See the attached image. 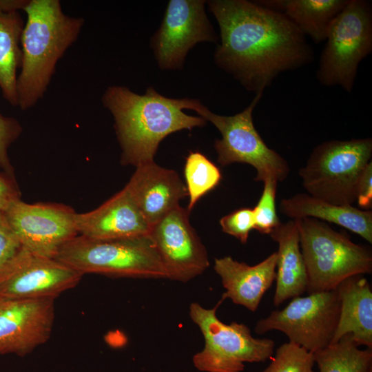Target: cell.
<instances>
[{"label": "cell", "instance_id": "1", "mask_svg": "<svg viewBox=\"0 0 372 372\" xmlns=\"http://www.w3.org/2000/svg\"><path fill=\"white\" fill-rule=\"evenodd\" d=\"M206 4L220 28L214 62L247 90L263 94L281 73L312 61L306 36L283 13L247 0Z\"/></svg>", "mask_w": 372, "mask_h": 372}, {"label": "cell", "instance_id": "2", "mask_svg": "<svg viewBox=\"0 0 372 372\" xmlns=\"http://www.w3.org/2000/svg\"><path fill=\"white\" fill-rule=\"evenodd\" d=\"M101 101L113 116L124 165L136 167L154 162L161 142L168 135L207 123L203 118L183 111L193 110L197 99L169 98L152 86L140 95L125 86L111 85Z\"/></svg>", "mask_w": 372, "mask_h": 372}, {"label": "cell", "instance_id": "3", "mask_svg": "<svg viewBox=\"0 0 372 372\" xmlns=\"http://www.w3.org/2000/svg\"><path fill=\"white\" fill-rule=\"evenodd\" d=\"M21 38V65L17 77L18 106L25 111L43 96L67 50L85 22L65 14L59 0H30Z\"/></svg>", "mask_w": 372, "mask_h": 372}, {"label": "cell", "instance_id": "4", "mask_svg": "<svg viewBox=\"0 0 372 372\" xmlns=\"http://www.w3.org/2000/svg\"><path fill=\"white\" fill-rule=\"evenodd\" d=\"M55 259L81 275L167 278L149 234L96 240L78 235L66 242Z\"/></svg>", "mask_w": 372, "mask_h": 372}, {"label": "cell", "instance_id": "5", "mask_svg": "<svg viewBox=\"0 0 372 372\" xmlns=\"http://www.w3.org/2000/svg\"><path fill=\"white\" fill-rule=\"evenodd\" d=\"M300 246L306 265L309 293L335 290L347 278L371 273L372 252L323 221L298 219Z\"/></svg>", "mask_w": 372, "mask_h": 372}, {"label": "cell", "instance_id": "6", "mask_svg": "<svg viewBox=\"0 0 372 372\" xmlns=\"http://www.w3.org/2000/svg\"><path fill=\"white\" fill-rule=\"evenodd\" d=\"M371 156L369 137L324 141L313 148L298 174L308 194L337 205H353L358 181Z\"/></svg>", "mask_w": 372, "mask_h": 372}, {"label": "cell", "instance_id": "7", "mask_svg": "<svg viewBox=\"0 0 372 372\" xmlns=\"http://www.w3.org/2000/svg\"><path fill=\"white\" fill-rule=\"evenodd\" d=\"M221 299L211 309L193 302L189 307L192 320L205 340L202 351L193 357L195 367L203 372H242L245 363L262 362L270 359L275 342L269 338H256L242 323L223 322L216 315Z\"/></svg>", "mask_w": 372, "mask_h": 372}, {"label": "cell", "instance_id": "8", "mask_svg": "<svg viewBox=\"0 0 372 372\" xmlns=\"http://www.w3.org/2000/svg\"><path fill=\"white\" fill-rule=\"evenodd\" d=\"M320 56L317 79L324 86L353 88L360 62L372 51V7L349 0L332 23Z\"/></svg>", "mask_w": 372, "mask_h": 372}, {"label": "cell", "instance_id": "9", "mask_svg": "<svg viewBox=\"0 0 372 372\" xmlns=\"http://www.w3.org/2000/svg\"><path fill=\"white\" fill-rule=\"evenodd\" d=\"M262 94H255L249 105L233 116L213 113L200 101L193 110L206 121L212 123L221 134L214 142L217 162L221 166L234 163L249 164L256 170L255 180H285L289 173L287 161L267 146L256 129L253 112Z\"/></svg>", "mask_w": 372, "mask_h": 372}, {"label": "cell", "instance_id": "10", "mask_svg": "<svg viewBox=\"0 0 372 372\" xmlns=\"http://www.w3.org/2000/svg\"><path fill=\"white\" fill-rule=\"evenodd\" d=\"M340 313L336 290L309 293L292 298L282 309L260 319L257 334L271 331L283 333L289 342L314 353L332 342Z\"/></svg>", "mask_w": 372, "mask_h": 372}, {"label": "cell", "instance_id": "11", "mask_svg": "<svg viewBox=\"0 0 372 372\" xmlns=\"http://www.w3.org/2000/svg\"><path fill=\"white\" fill-rule=\"evenodd\" d=\"M204 0H170L150 47L158 67L181 70L189 51L200 42L217 43L218 37L206 12Z\"/></svg>", "mask_w": 372, "mask_h": 372}, {"label": "cell", "instance_id": "12", "mask_svg": "<svg viewBox=\"0 0 372 372\" xmlns=\"http://www.w3.org/2000/svg\"><path fill=\"white\" fill-rule=\"evenodd\" d=\"M82 277L56 259L35 254L22 247L0 269V298L55 300L75 287Z\"/></svg>", "mask_w": 372, "mask_h": 372}, {"label": "cell", "instance_id": "13", "mask_svg": "<svg viewBox=\"0 0 372 372\" xmlns=\"http://www.w3.org/2000/svg\"><path fill=\"white\" fill-rule=\"evenodd\" d=\"M75 211L57 203L29 204L21 199L4 211L21 245L28 251L55 258L60 249L79 235Z\"/></svg>", "mask_w": 372, "mask_h": 372}, {"label": "cell", "instance_id": "14", "mask_svg": "<svg viewBox=\"0 0 372 372\" xmlns=\"http://www.w3.org/2000/svg\"><path fill=\"white\" fill-rule=\"evenodd\" d=\"M189 212L180 205L151 227L149 236L168 279L187 282L209 267L207 250L189 220Z\"/></svg>", "mask_w": 372, "mask_h": 372}, {"label": "cell", "instance_id": "15", "mask_svg": "<svg viewBox=\"0 0 372 372\" xmlns=\"http://www.w3.org/2000/svg\"><path fill=\"white\" fill-rule=\"evenodd\" d=\"M54 316V299L0 298V355L23 357L47 342Z\"/></svg>", "mask_w": 372, "mask_h": 372}, {"label": "cell", "instance_id": "16", "mask_svg": "<svg viewBox=\"0 0 372 372\" xmlns=\"http://www.w3.org/2000/svg\"><path fill=\"white\" fill-rule=\"evenodd\" d=\"M74 223L79 235L96 240L145 235L151 229L125 186L96 209L76 212Z\"/></svg>", "mask_w": 372, "mask_h": 372}, {"label": "cell", "instance_id": "17", "mask_svg": "<svg viewBox=\"0 0 372 372\" xmlns=\"http://www.w3.org/2000/svg\"><path fill=\"white\" fill-rule=\"evenodd\" d=\"M125 187L150 227L188 196L178 173L155 162L136 167Z\"/></svg>", "mask_w": 372, "mask_h": 372}, {"label": "cell", "instance_id": "18", "mask_svg": "<svg viewBox=\"0 0 372 372\" xmlns=\"http://www.w3.org/2000/svg\"><path fill=\"white\" fill-rule=\"evenodd\" d=\"M276 262V252L252 266L231 256L215 258L214 269L225 289L222 300L230 299L236 304L256 311L275 281Z\"/></svg>", "mask_w": 372, "mask_h": 372}, {"label": "cell", "instance_id": "19", "mask_svg": "<svg viewBox=\"0 0 372 372\" xmlns=\"http://www.w3.org/2000/svg\"><path fill=\"white\" fill-rule=\"evenodd\" d=\"M269 235L278 245L273 302L279 307L307 291V272L300 246L298 219L280 222Z\"/></svg>", "mask_w": 372, "mask_h": 372}, {"label": "cell", "instance_id": "20", "mask_svg": "<svg viewBox=\"0 0 372 372\" xmlns=\"http://www.w3.org/2000/svg\"><path fill=\"white\" fill-rule=\"evenodd\" d=\"M340 313L331 344L350 335L355 344L372 349V290L362 275L349 277L335 289Z\"/></svg>", "mask_w": 372, "mask_h": 372}, {"label": "cell", "instance_id": "21", "mask_svg": "<svg viewBox=\"0 0 372 372\" xmlns=\"http://www.w3.org/2000/svg\"><path fill=\"white\" fill-rule=\"evenodd\" d=\"M280 212L291 219L315 218L340 225L372 243V211L353 205H337L306 193L283 198Z\"/></svg>", "mask_w": 372, "mask_h": 372}, {"label": "cell", "instance_id": "22", "mask_svg": "<svg viewBox=\"0 0 372 372\" xmlns=\"http://www.w3.org/2000/svg\"><path fill=\"white\" fill-rule=\"evenodd\" d=\"M283 13L315 43L325 41L329 28L349 0H267L257 1Z\"/></svg>", "mask_w": 372, "mask_h": 372}, {"label": "cell", "instance_id": "23", "mask_svg": "<svg viewBox=\"0 0 372 372\" xmlns=\"http://www.w3.org/2000/svg\"><path fill=\"white\" fill-rule=\"evenodd\" d=\"M24 24L19 12H0V90L6 101L14 107L18 106L17 70L21 65Z\"/></svg>", "mask_w": 372, "mask_h": 372}, {"label": "cell", "instance_id": "24", "mask_svg": "<svg viewBox=\"0 0 372 372\" xmlns=\"http://www.w3.org/2000/svg\"><path fill=\"white\" fill-rule=\"evenodd\" d=\"M319 372H369L372 349H360L350 335L313 353Z\"/></svg>", "mask_w": 372, "mask_h": 372}, {"label": "cell", "instance_id": "25", "mask_svg": "<svg viewBox=\"0 0 372 372\" xmlns=\"http://www.w3.org/2000/svg\"><path fill=\"white\" fill-rule=\"evenodd\" d=\"M184 176L189 198V212L200 198L219 184L222 177L219 168L199 152H191L187 156Z\"/></svg>", "mask_w": 372, "mask_h": 372}, {"label": "cell", "instance_id": "26", "mask_svg": "<svg viewBox=\"0 0 372 372\" xmlns=\"http://www.w3.org/2000/svg\"><path fill=\"white\" fill-rule=\"evenodd\" d=\"M261 372H316L313 353L288 341L279 346Z\"/></svg>", "mask_w": 372, "mask_h": 372}, {"label": "cell", "instance_id": "27", "mask_svg": "<svg viewBox=\"0 0 372 372\" xmlns=\"http://www.w3.org/2000/svg\"><path fill=\"white\" fill-rule=\"evenodd\" d=\"M260 198L253 209L254 229L269 234L280 223L276 212V198L278 183L268 180L265 182Z\"/></svg>", "mask_w": 372, "mask_h": 372}, {"label": "cell", "instance_id": "28", "mask_svg": "<svg viewBox=\"0 0 372 372\" xmlns=\"http://www.w3.org/2000/svg\"><path fill=\"white\" fill-rule=\"evenodd\" d=\"M220 225L223 232L237 238L241 243L247 242L254 229L253 209L241 208L222 217Z\"/></svg>", "mask_w": 372, "mask_h": 372}, {"label": "cell", "instance_id": "29", "mask_svg": "<svg viewBox=\"0 0 372 372\" xmlns=\"http://www.w3.org/2000/svg\"><path fill=\"white\" fill-rule=\"evenodd\" d=\"M21 132L22 126L18 120L0 113V168L12 176H14V167L8 156V149Z\"/></svg>", "mask_w": 372, "mask_h": 372}, {"label": "cell", "instance_id": "30", "mask_svg": "<svg viewBox=\"0 0 372 372\" xmlns=\"http://www.w3.org/2000/svg\"><path fill=\"white\" fill-rule=\"evenodd\" d=\"M21 248L22 245L11 228L4 211H0V269Z\"/></svg>", "mask_w": 372, "mask_h": 372}, {"label": "cell", "instance_id": "31", "mask_svg": "<svg viewBox=\"0 0 372 372\" xmlns=\"http://www.w3.org/2000/svg\"><path fill=\"white\" fill-rule=\"evenodd\" d=\"M21 199L20 190L14 176L0 173V211H5L14 202Z\"/></svg>", "mask_w": 372, "mask_h": 372}, {"label": "cell", "instance_id": "32", "mask_svg": "<svg viewBox=\"0 0 372 372\" xmlns=\"http://www.w3.org/2000/svg\"><path fill=\"white\" fill-rule=\"evenodd\" d=\"M356 202L361 208L372 207V163L365 167L356 186Z\"/></svg>", "mask_w": 372, "mask_h": 372}, {"label": "cell", "instance_id": "33", "mask_svg": "<svg viewBox=\"0 0 372 372\" xmlns=\"http://www.w3.org/2000/svg\"><path fill=\"white\" fill-rule=\"evenodd\" d=\"M30 0H0V12H12L23 10Z\"/></svg>", "mask_w": 372, "mask_h": 372}, {"label": "cell", "instance_id": "34", "mask_svg": "<svg viewBox=\"0 0 372 372\" xmlns=\"http://www.w3.org/2000/svg\"><path fill=\"white\" fill-rule=\"evenodd\" d=\"M369 372H372V370L369 371Z\"/></svg>", "mask_w": 372, "mask_h": 372}]
</instances>
